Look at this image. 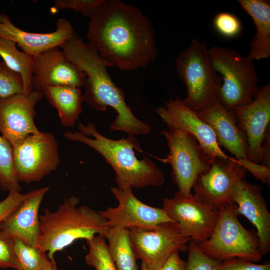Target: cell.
Here are the masks:
<instances>
[{
  "mask_svg": "<svg viewBox=\"0 0 270 270\" xmlns=\"http://www.w3.org/2000/svg\"><path fill=\"white\" fill-rule=\"evenodd\" d=\"M214 28L221 36L233 38L238 36L242 29L240 20L234 14L222 12L217 14L213 20Z\"/></svg>",
  "mask_w": 270,
  "mask_h": 270,
  "instance_id": "4dcf8cb0",
  "label": "cell"
},
{
  "mask_svg": "<svg viewBox=\"0 0 270 270\" xmlns=\"http://www.w3.org/2000/svg\"><path fill=\"white\" fill-rule=\"evenodd\" d=\"M238 216L234 202L220 207L212 234L198 246L208 256L221 262L238 258L258 262L262 256L256 234L246 229Z\"/></svg>",
  "mask_w": 270,
  "mask_h": 270,
  "instance_id": "52a82bcc",
  "label": "cell"
},
{
  "mask_svg": "<svg viewBox=\"0 0 270 270\" xmlns=\"http://www.w3.org/2000/svg\"><path fill=\"white\" fill-rule=\"evenodd\" d=\"M24 82L21 76L0 62V98L23 92Z\"/></svg>",
  "mask_w": 270,
  "mask_h": 270,
  "instance_id": "f546056e",
  "label": "cell"
},
{
  "mask_svg": "<svg viewBox=\"0 0 270 270\" xmlns=\"http://www.w3.org/2000/svg\"><path fill=\"white\" fill-rule=\"evenodd\" d=\"M197 112L212 128L220 146L224 147L236 158H246V137L238 128L233 111L216 100Z\"/></svg>",
  "mask_w": 270,
  "mask_h": 270,
  "instance_id": "44dd1931",
  "label": "cell"
},
{
  "mask_svg": "<svg viewBox=\"0 0 270 270\" xmlns=\"http://www.w3.org/2000/svg\"><path fill=\"white\" fill-rule=\"evenodd\" d=\"M48 186L28 192L26 197L2 222L0 231L11 238H18L37 246L40 234L38 210Z\"/></svg>",
  "mask_w": 270,
  "mask_h": 270,
  "instance_id": "ffe728a7",
  "label": "cell"
},
{
  "mask_svg": "<svg viewBox=\"0 0 270 270\" xmlns=\"http://www.w3.org/2000/svg\"><path fill=\"white\" fill-rule=\"evenodd\" d=\"M208 50L204 41L194 38L175 62L178 74L187 90L183 102L196 112L218 100L222 83L220 76L211 64Z\"/></svg>",
  "mask_w": 270,
  "mask_h": 270,
  "instance_id": "8992f818",
  "label": "cell"
},
{
  "mask_svg": "<svg viewBox=\"0 0 270 270\" xmlns=\"http://www.w3.org/2000/svg\"><path fill=\"white\" fill-rule=\"evenodd\" d=\"M140 270H148L146 266L142 262L140 265Z\"/></svg>",
  "mask_w": 270,
  "mask_h": 270,
  "instance_id": "ab89813d",
  "label": "cell"
},
{
  "mask_svg": "<svg viewBox=\"0 0 270 270\" xmlns=\"http://www.w3.org/2000/svg\"><path fill=\"white\" fill-rule=\"evenodd\" d=\"M28 192H8V196L0 202V226L4 220L10 214L26 197Z\"/></svg>",
  "mask_w": 270,
  "mask_h": 270,
  "instance_id": "d590c367",
  "label": "cell"
},
{
  "mask_svg": "<svg viewBox=\"0 0 270 270\" xmlns=\"http://www.w3.org/2000/svg\"><path fill=\"white\" fill-rule=\"evenodd\" d=\"M242 9L251 17L256 32L246 55L249 60H260L270 56V2L266 0H238Z\"/></svg>",
  "mask_w": 270,
  "mask_h": 270,
  "instance_id": "7402d4cb",
  "label": "cell"
},
{
  "mask_svg": "<svg viewBox=\"0 0 270 270\" xmlns=\"http://www.w3.org/2000/svg\"><path fill=\"white\" fill-rule=\"evenodd\" d=\"M41 92L57 110L62 124L66 128L74 126L84 110L81 88L69 86H52Z\"/></svg>",
  "mask_w": 270,
  "mask_h": 270,
  "instance_id": "603a6c76",
  "label": "cell"
},
{
  "mask_svg": "<svg viewBox=\"0 0 270 270\" xmlns=\"http://www.w3.org/2000/svg\"><path fill=\"white\" fill-rule=\"evenodd\" d=\"M40 92L34 90L0 98V133L12 146L30 135L41 132L34 122L36 106L42 98Z\"/></svg>",
  "mask_w": 270,
  "mask_h": 270,
  "instance_id": "9a60e30c",
  "label": "cell"
},
{
  "mask_svg": "<svg viewBox=\"0 0 270 270\" xmlns=\"http://www.w3.org/2000/svg\"><path fill=\"white\" fill-rule=\"evenodd\" d=\"M19 270H44L52 262L46 252L18 238H12Z\"/></svg>",
  "mask_w": 270,
  "mask_h": 270,
  "instance_id": "484cf974",
  "label": "cell"
},
{
  "mask_svg": "<svg viewBox=\"0 0 270 270\" xmlns=\"http://www.w3.org/2000/svg\"><path fill=\"white\" fill-rule=\"evenodd\" d=\"M156 112L168 129L177 128L188 132L211 160L230 157L222 150L210 126L197 112L188 108L180 97L170 98Z\"/></svg>",
  "mask_w": 270,
  "mask_h": 270,
  "instance_id": "5bb4252c",
  "label": "cell"
},
{
  "mask_svg": "<svg viewBox=\"0 0 270 270\" xmlns=\"http://www.w3.org/2000/svg\"><path fill=\"white\" fill-rule=\"evenodd\" d=\"M58 148L54 136L42 132L12 146L14 166L20 182H38L56 170L60 162Z\"/></svg>",
  "mask_w": 270,
  "mask_h": 270,
  "instance_id": "30bf717a",
  "label": "cell"
},
{
  "mask_svg": "<svg viewBox=\"0 0 270 270\" xmlns=\"http://www.w3.org/2000/svg\"><path fill=\"white\" fill-rule=\"evenodd\" d=\"M86 74L68 60L59 47L52 48L34 57L32 84L34 90L42 92L57 86L84 88Z\"/></svg>",
  "mask_w": 270,
  "mask_h": 270,
  "instance_id": "e0dca14e",
  "label": "cell"
},
{
  "mask_svg": "<svg viewBox=\"0 0 270 270\" xmlns=\"http://www.w3.org/2000/svg\"><path fill=\"white\" fill-rule=\"evenodd\" d=\"M110 190L118 205L99 212L106 220L108 228H152L162 222H174L162 208L148 206L137 198L132 188L112 186Z\"/></svg>",
  "mask_w": 270,
  "mask_h": 270,
  "instance_id": "4fadbf2b",
  "label": "cell"
},
{
  "mask_svg": "<svg viewBox=\"0 0 270 270\" xmlns=\"http://www.w3.org/2000/svg\"><path fill=\"white\" fill-rule=\"evenodd\" d=\"M56 30L48 33H36L25 31L14 26L8 16L0 14V37L15 42L22 51L34 57L48 50L60 47L76 32L65 18H59Z\"/></svg>",
  "mask_w": 270,
  "mask_h": 270,
  "instance_id": "ac0fdd59",
  "label": "cell"
},
{
  "mask_svg": "<svg viewBox=\"0 0 270 270\" xmlns=\"http://www.w3.org/2000/svg\"><path fill=\"white\" fill-rule=\"evenodd\" d=\"M262 188L260 186L242 180L236 186L233 200L238 215L245 216L256 228L264 256L270 250V212Z\"/></svg>",
  "mask_w": 270,
  "mask_h": 270,
  "instance_id": "d6986e66",
  "label": "cell"
},
{
  "mask_svg": "<svg viewBox=\"0 0 270 270\" xmlns=\"http://www.w3.org/2000/svg\"><path fill=\"white\" fill-rule=\"evenodd\" d=\"M110 254L117 270H138L128 229L113 227L104 234Z\"/></svg>",
  "mask_w": 270,
  "mask_h": 270,
  "instance_id": "cb8c5ba5",
  "label": "cell"
},
{
  "mask_svg": "<svg viewBox=\"0 0 270 270\" xmlns=\"http://www.w3.org/2000/svg\"><path fill=\"white\" fill-rule=\"evenodd\" d=\"M60 48L66 59L86 74L84 102L97 110L105 111L110 107L116 111V116L110 125V131H121L128 136L146 135L151 132L150 126L136 118L126 104L123 90L108 72L107 68L114 66L99 54L92 44L84 42L76 33Z\"/></svg>",
  "mask_w": 270,
  "mask_h": 270,
  "instance_id": "7a4b0ae2",
  "label": "cell"
},
{
  "mask_svg": "<svg viewBox=\"0 0 270 270\" xmlns=\"http://www.w3.org/2000/svg\"><path fill=\"white\" fill-rule=\"evenodd\" d=\"M208 52L211 64L222 80L218 102L232 111L252 102L258 89L253 61L226 47L214 46Z\"/></svg>",
  "mask_w": 270,
  "mask_h": 270,
  "instance_id": "5b68a950",
  "label": "cell"
},
{
  "mask_svg": "<svg viewBox=\"0 0 270 270\" xmlns=\"http://www.w3.org/2000/svg\"><path fill=\"white\" fill-rule=\"evenodd\" d=\"M187 252L185 270H220L222 262L208 256L192 240L188 242Z\"/></svg>",
  "mask_w": 270,
  "mask_h": 270,
  "instance_id": "f1b7e54d",
  "label": "cell"
},
{
  "mask_svg": "<svg viewBox=\"0 0 270 270\" xmlns=\"http://www.w3.org/2000/svg\"><path fill=\"white\" fill-rule=\"evenodd\" d=\"M102 0H55L50 9L55 14L63 9H70L80 12L82 15L90 18Z\"/></svg>",
  "mask_w": 270,
  "mask_h": 270,
  "instance_id": "1f68e13d",
  "label": "cell"
},
{
  "mask_svg": "<svg viewBox=\"0 0 270 270\" xmlns=\"http://www.w3.org/2000/svg\"><path fill=\"white\" fill-rule=\"evenodd\" d=\"M186 262L179 255L178 252H173L157 270H185Z\"/></svg>",
  "mask_w": 270,
  "mask_h": 270,
  "instance_id": "8d00e7d4",
  "label": "cell"
},
{
  "mask_svg": "<svg viewBox=\"0 0 270 270\" xmlns=\"http://www.w3.org/2000/svg\"><path fill=\"white\" fill-rule=\"evenodd\" d=\"M236 162L245 168L257 180L264 184L270 186V167L260 163L252 162L246 158H236Z\"/></svg>",
  "mask_w": 270,
  "mask_h": 270,
  "instance_id": "836d02e7",
  "label": "cell"
},
{
  "mask_svg": "<svg viewBox=\"0 0 270 270\" xmlns=\"http://www.w3.org/2000/svg\"><path fill=\"white\" fill-rule=\"evenodd\" d=\"M162 208L182 234L198 244L210 237L219 212L195 194L184 196L178 192L172 198H164Z\"/></svg>",
  "mask_w": 270,
  "mask_h": 270,
  "instance_id": "8fae6325",
  "label": "cell"
},
{
  "mask_svg": "<svg viewBox=\"0 0 270 270\" xmlns=\"http://www.w3.org/2000/svg\"><path fill=\"white\" fill-rule=\"evenodd\" d=\"M78 128L74 132L66 131L64 138L84 144L100 154L114 170L116 187L140 188L164 183V172L152 160L136 156L135 152L142 150L135 136L111 139L101 134L92 122L85 125L79 122Z\"/></svg>",
  "mask_w": 270,
  "mask_h": 270,
  "instance_id": "3957f363",
  "label": "cell"
},
{
  "mask_svg": "<svg viewBox=\"0 0 270 270\" xmlns=\"http://www.w3.org/2000/svg\"><path fill=\"white\" fill-rule=\"evenodd\" d=\"M0 56L10 68L22 77V93L28 94L32 92V80L34 57L18 50L15 42L2 37H0Z\"/></svg>",
  "mask_w": 270,
  "mask_h": 270,
  "instance_id": "d4e9b609",
  "label": "cell"
},
{
  "mask_svg": "<svg viewBox=\"0 0 270 270\" xmlns=\"http://www.w3.org/2000/svg\"><path fill=\"white\" fill-rule=\"evenodd\" d=\"M247 172L234 156L212 160L210 169L196 180L193 187L194 194L219 209L234 202L236 186L245 179Z\"/></svg>",
  "mask_w": 270,
  "mask_h": 270,
  "instance_id": "7c38bea8",
  "label": "cell"
},
{
  "mask_svg": "<svg viewBox=\"0 0 270 270\" xmlns=\"http://www.w3.org/2000/svg\"><path fill=\"white\" fill-rule=\"evenodd\" d=\"M12 268L19 270L12 239L0 231V270Z\"/></svg>",
  "mask_w": 270,
  "mask_h": 270,
  "instance_id": "d6a6232c",
  "label": "cell"
},
{
  "mask_svg": "<svg viewBox=\"0 0 270 270\" xmlns=\"http://www.w3.org/2000/svg\"><path fill=\"white\" fill-rule=\"evenodd\" d=\"M79 198L72 196L64 200L54 212L44 210L39 216L40 234L36 247L47 252L51 260L54 254L79 239L88 240L104 235L108 227L106 220L91 208L78 206Z\"/></svg>",
  "mask_w": 270,
  "mask_h": 270,
  "instance_id": "277c9868",
  "label": "cell"
},
{
  "mask_svg": "<svg viewBox=\"0 0 270 270\" xmlns=\"http://www.w3.org/2000/svg\"><path fill=\"white\" fill-rule=\"evenodd\" d=\"M20 182L14 166L12 146L0 135V188L3 192H20Z\"/></svg>",
  "mask_w": 270,
  "mask_h": 270,
  "instance_id": "4316f807",
  "label": "cell"
},
{
  "mask_svg": "<svg viewBox=\"0 0 270 270\" xmlns=\"http://www.w3.org/2000/svg\"><path fill=\"white\" fill-rule=\"evenodd\" d=\"M44 270H58L54 260L52 261L50 264Z\"/></svg>",
  "mask_w": 270,
  "mask_h": 270,
  "instance_id": "f35d334b",
  "label": "cell"
},
{
  "mask_svg": "<svg viewBox=\"0 0 270 270\" xmlns=\"http://www.w3.org/2000/svg\"><path fill=\"white\" fill-rule=\"evenodd\" d=\"M88 28L90 42L102 58L120 70L144 68L158 56L151 22L132 4L102 0Z\"/></svg>",
  "mask_w": 270,
  "mask_h": 270,
  "instance_id": "6da1fadb",
  "label": "cell"
},
{
  "mask_svg": "<svg viewBox=\"0 0 270 270\" xmlns=\"http://www.w3.org/2000/svg\"><path fill=\"white\" fill-rule=\"evenodd\" d=\"M160 132L167 142L169 152L166 158L158 160L170 165L178 192L189 196L198 178L210 169L212 160L188 132L177 128Z\"/></svg>",
  "mask_w": 270,
  "mask_h": 270,
  "instance_id": "ba28073f",
  "label": "cell"
},
{
  "mask_svg": "<svg viewBox=\"0 0 270 270\" xmlns=\"http://www.w3.org/2000/svg\"><path fill=\"white\" fill-rule=\"evenodd\" d=\"M233 112L238 128L246 137V158L260 163L261 146L270 128V84L258 88L252 102L235 108Z\"/></svg>",
  "mask_w": 270,
  "mask_h": 270,
  "instance_id": "2e32d148",
  "label": "cell"
},
{
  "mask_svg": "<svg viewBox=\"0 0 270 270\" xmlns=\"http://www.w3.org/2000/svg\"><path fill=\"white\" fill-rule=\"evenodd\" d=\"M86 241L89 248L85 256L86 264L96 270H117L110 254L104 235H96Z\"/></svg>",
  "mask_w": 270,
  "mask_h": 270,
  "instance_id": "83f0119b",
  "label": "cell"
},
{
  "mask_svg": "<svg viewBox=\"0 0 270 270\" xmlns=\"http://www.w3.org/2000/svg\"><path fill=\"white\" fill-rule=\"evenodd\" d=\"M220 270H270V264H256L246 259L234 258L222 262Z\"/></svg>",
  "mask_w": 270,
  "mask_h": 270,
  "instance_id": "e575fe53",
  "label": "cell"
},
{
  "mask_svg": "<svg viewBox=\"0 0 270 270\" xmlns=\"http://www.w3.org/2000/svg\"><path fill=\"white\" fill-rule=\"evenodd\" d=\"M260 163L270 167V128L266 132L261 146Z\"/></svg>",
  "mask_w": 270,
  "mask_h": 270,
  "instance_id": "74e56055",
  "label": "cell"
},
{
  "mask_svg": "<svg viewBox=\"0 0 270 270\" xmlns=\"http://www.w3.org/2000/svg\"><path fill=\"white\" fill-rule=\"evenodd\" d=\"M128 230L136 259L140 260L148 270L158 269L175 252H187L191 240L172 222L152 228H132Z\"/></svg>",
  "mask_w": 270,
  "mask_h": 270,
  "instance_id": "9c48e42d",
  "label": "cell"
}]
</instances>
